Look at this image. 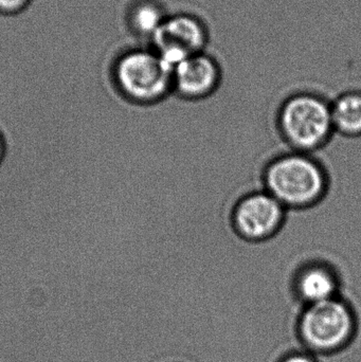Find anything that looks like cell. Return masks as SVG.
<instances>
[{
	"label": "cell",
	"instance_id": "1",
	"mask_svg": "<svg viewBox=\"0 0 361 362\" xmlns=\"http://www.w3.org/2000/svg\"><path fill=\"white\" fill-rule=\"evenodd\" d=\"M328 170L315 155L290 150L267 161L262 187L286 210H307L318 206L330 191Z\"/></svg>",
	"mask_w": 361,
	"mask_h": 362
},
{
	"label": "cell",
	"instance_id": "2",
	"mask_svg": "<svg viewBox=\"0 0 361 362\" xmlns=\"http://www.w3.org/2000/svg\"><path fill=\"white\" fill-rule=\"evenodd\" d=\"M280 137L290 150L315 154L335 135L331 101L314 91H298L282 101L276 115Z\"/></svg>",
	"mask_w": 361,
	"mask_h": 362
},
{
	"label": "cell",
	"instance_id": "3",
	"mask_svg": "<svg viewBox=\"0 0 361 362\" xmlns=\"http://www.w3.org/2000/svg\"><path fill=\"white\" fill-rule=\"evenodd\" d=\"M121 95L139 106L153 107L173 95V68L154 50H135L123 55L112 70Z\"/></svg>",
	"mask_w": 361,
	"mask_h": 362
},
{
	"label": "cell",
	"instance_id": "4",
	"mask_svg": "<svg viewBox=\"0 0 361 362\" xmlns=\"http://www.w3.org/2000/svg\"><path fill=\"white\" fill-rule=\"evenodd\" d=\"M355 315L339 297L307 305L301 317V335L314 350H336L345 346L355 332Z\"/></svg>",
	"mask_w": 361,
	"mask_h": 362
},
{
	"label": "cell",
	"instance_id": "5",
	"mask_svg": "<svg viewBox=\"0 0 361 362\" xmlns=\"http://www.w3.org/2000/svg\"><path fill=\"white\" fill-rule=\"evenodd\" d=\"M288 210L266 189H254L233 204L230 225L241 240L263 243L275 238L286 221Z\"/></svg>",
	"mask_w": 361,
	"mask_h": 362
},
{
	"label": "cell",
	"instance_id": "6",
	"mask_svg": "<svg viewBox=\"0 0 361 362\" xmlns=\"http://www.w3.org/2000/svg\"><path fill=\"white\" fill-rule=\"evenodd\" d=\"M152 42L153 50L174 68L187 57L205 52L209 32L199 17L177 13L165 17Z\"/></svg>",
	"mask_w": 361,
	"mask_h": 362
},
{
	"label": "cell",
	"instance_id": "7",
	"mask_svg": "<svg viewBox=\"0 0 361 362\" xmlns=\"http://www.w3.org/2000/svg\"><path fill=\"white\" fill-rule=\"evenodd\" d=\"M222 80L220 63L205 51L173 68V95L186 101H203L216 93Z\"/></svg>",
	"mask_w": 361,
	"mask_h": 362
},
{
	"label": "cell",
	"instance_id": "8",
	"mask_svg": "<svg viewBox=\"0 0 361 362\" xmlns=\"http://www.w3.org/2000/svg\"><path fill=\"white\" fill-rule=\"evenodd\" d=\"M292 285L297 296L311 305L338 297L341 276L330 262L309 259L297 268Z\"/></svg>",
	"mask_w": 361,
	"mask_h": 362
},
{
	"label": "cell",
	"instance_id": "9",
	"mask_svg": "<svg viewBox=\"0 0 361 362\" xmlns=\"http://www.w3.org/2000/svg\"><path fill=\"white\" fill-rule=\"evenodd\" d=\"M335 133L361 137V90H347L331 101Z\"/></svg>",
	"mask_w": 361,
	"mask_h": 362
},
{
	"label": "cell",
	"instance_id": "10",
	"mask_svg": "<svg viewBox=\"0 0 361 362\" xmlns=\"http://www.w3.org/2000/svg\"><path fill=\"white\" fill-rule=\"evenodd\" d=\"M167 16L159 4L144 1L135 6L131 19L136 31L152 38Z\"/></svg>",
	"mask_w": 361,
	"mask_h": 362
},
{
	"label": "cell",
	"instance_id": "11",
	"mask_svg": "<svg viewBox=\"0 0 361 362\" xmlns=\"http://www.w3.org/2000/svg\"><path fill=\"white\" fill-rule=\"evenodd\" d=\"M28 0H0V11L2 12H16L20 10Z\"/></svg>",
	"mask_w": 361,
	"mask_h": 362
},
{
	"label": "cell",
	"instance_id": "12",
	"mask_svg": "<svg viewBox=\"0 0 361 362\" xmlns=\"http://www.w3.org/2000/svg\"><path fill=\"white\" fill-rule=\"evenodd\" d=\"M283 362H314L309 357L303 356V355H295V356L290 357Z\"/></svg>",
	"mask_w": 361,
	"mask_h": 362
},
{
	"label": "cell",
	"instance_id": "13",
	"mask_svg": "<svg viewBox=\"0 0 361 362\" xmlns=\"http://www.w3.org/2000/svg\"><path fill=\"white\" fill-rule=\"evenodd\" d=\"M4 140H2L1 136H0V165H1L2 160H4Z\"/></svg>",
	"mask_w": 361,
	"mask_h": 362
}]
</instances>
